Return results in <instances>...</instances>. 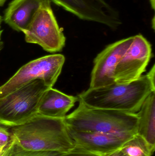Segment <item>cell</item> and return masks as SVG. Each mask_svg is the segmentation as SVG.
Listing matches in <instances>:
<instances>
[{
  "label": "cell",
  "instance_id": "1",
  "mask_svg": "<svg viewBox=\"0 0 155 156\" xmlns=\"http://www.w3.org/2000/svg\"><path fill=\"white\" fill-rule=\"evenodd\" d=\"M155 65L146 75L127 83H116L78 94V100L94 108L137 113L147 96L155 91Z\"/></svg>",
  "mask_w": 155,
  "mask_h": 156
},
{
  "label": "cell",
  "instance_id": "2",
  "mask_svg": "<svg viewBox=\"0 0 155 156\" xmlns=\"http://www.w3.org/2000/svg\"><path fill=\"white\" fill-rule=\"evenodd\" d=\"M8 128L16 144L27 150L66 153L75 147L64 118L37 115L23 124Z\"/></svg>",
  "mask_w": 155,
  "mask_h": 156
},
{
  "label": "cell",
  "instance_id": "3",
  "mask_svg": "<svg viewBox=\"0 0 155 156\" xmlns=\"http://www.w3.org/2000/svg\"><path fill=\"white\" fill-rule=\"evenodd\" d=\"M76 109L64 118L67 128L80 132L133 136L137 133L138 116L116 110L94 108L78 100Z\"/></svg>",
  "mask_w": 155,
  "mask_h": 156
},
{
  "label": "cell",
  "instance_id": "4",
  "mask_svg": "<svg viewBox=\"0 0 155 156\" xmlns=\"http://www.w3.org/2000/svg\"><path fill=\"white\" fill-rule=\"evenodd\" d=\"M49 88L35 80L0 99V126H17L37 115L41 98Z\"/></svg>",
  "mask_w": 155,
  "mask_h": 156
},
{
  "label": "cell",
  "instance_id": "5",
  "mask_svg": "<svg viewBox=\"0 0 155 156\" xmlns=\"http://www.w3.org/2000/svg\"><path fill=\"white\" fill-rule=\"evenodd\" d=\"M65 58L54 54L32 60L22 67L5 83L0 86V99L37 80L52 88L62 72Z\"/></svg>",
  "mask_w": 155,
  "mask_h": 156
},
{
  "label": "cell",
  "instance_id": "6",
  "mask_svg": "<svg viewBox=\"0 0 155 156\" xmlns=\"http://www.w3.org/2000/svg\"><path fill=\"white\" fill-rule=\"evenodd\" d=\"M23 33L26 43L37 44L50 53L61 52L65 45L66 38L59 27L49 0L44 1Z\"/></svg>",
  "mask_w": 155,
  "mask_h": 156
},
{
  "label": "cell",
  "instance_id": "7",
  "mask_svg": "<svg viewBox=\"0 0 155 156\" xmlns=\"http://www.w3.org/2000/svg\"><path fill=\"white\" fill-rule=\"evenodd\" d=\"M152 56V45L146 38L140 34L133 36L116 69L115 82L127 83L138 80L145 72Z\"/></svg>",
  "mask_w": 155,
  "mask_h": 156
},
{
  "label": "cell",
  "instance_id": "8",
  "mask_svg": "<svg viewBox=\"0 0 155 156\" xmlns=\"http://www.w3.org/2000/svg\"><path fill=\"white\" fill-rule=\"evenodd\" d=\"M85 21L102 24L113 30L122 24L119 12L105 0H49Z\"/></svg>",
  "mask_w": 155,
  "mask_h": 156
},
{
  "label": "cell",
  "instance_id": "9",
  "mask_svg": "<svg viewBox=\"0 0 155 156\" xmlns=\"http://www.w3.org/2000/svg\"><path fill=\"white\" fill-rule=\"evenodd\" d=\"M133 40V36L108 45L94 60L90 89L101 88L115 83V73L118 62Z\"/></svg>",
  "mask_w": 155,
  "mask_h": 156
},
{
  "label": "cell",
  "instance_id": "10",
  "mask_svg": "<svg viewBox=\"0 0 155 156\" xmlns=\"http://www.w3.org/2000/svg\"><path fill=\"white\" fill-rule=\"evenodd\" d=\"M67 129L75 147L99 156H107L119 150L126 141L133 136L80 132L68 128Z\"/></svg>",
  "mask_w": 155,
  "mask_h": 156
},
{
  "label": "cell",
  "instance_id": "11",
  "mask_svg": "<svg viewBox=\"0 0 155 156\" xmlns=\"http://www.w3.org/2000/svg\"><path fill=\"white\" fill-rule=\"evenodd\" d=\"M44 0H13L5 11L3 20L17 32L27 29Z\"/></svg>",
  "mask_w": 155,
  "mask_h": 156
},
{
  "label": "cell",
  "instance_id": "12",
  "mask_svg": "<svg viewBox=\"0 0 155 156\" xmlns=\"http://www.w3.org/2000/svg\"><path fill=\"white\" fill-rule=\"evenodd\" d=\"M78 101L77 97L49 88L41 98L37 115L51 118H64Z\"/></svg>",
  "mask_w": 155,
  "mask_h": 156
},
{
  "label": "cell",
  "instance_id": "13",
  "mask_svg": "<svg viewBox=\"0 0 155 156\" xmlns=\"http://www.w3.org/2000/svg\"><path fill=\"white\" fill-rule=\"evenodd\" d=\"M137 133L155 147V91L143 103L139 112Z\"/></svg>",
  "mask_w": 155,
  "mask_h": 156
},
{
  "label": "cell",
  "instance_id": "14",
  "mask_svg": "<svg viewBox=\"0 0 155 156\" xmlns=\"http://www.w3.org/2000/svg\"><path fill=\"white\" fill-rule=\"evenodd\" d=\"M119 150L127 156H151L155 147L136 133L126 141Z\"/></svg>",
  "mask_w": 155,
  "mask_h": 156
},
{
  "label": "cell",
  "instance_id": "15",
  "mask_svg": "<svg viewBox=\"0 0 155 156\" xmlns=\"http://www.w3.org/2000/svg\"><path fill=\"white\" fill-rule=\"evenodd\" d=\"M63 154L57 151L27 150L15 143L12 156H61Z\"/></svg>",
  "mask_w": 155,
  "mask_h": 156
},
{
  "label": "cell",
  "instance_id": "16",
  "mask_svg": "<svg viewBox=\"0 0 155 156\" xmlns=\"http://www.w3.org/2000/svg\"><path fill=\"white\" fill-rule=\"evenodd\" d=\"M13 138L8 127L0 126V147L7 144Z\"/></svg>",
  "mask_w": 155,
  "mask_h": 156
},
{
  "label": "cell",
  "instance_id": "17",
  "mask_svg": "<svg viewBox=\"0 0 155 156\" xmlns=\"http://www.w3.org/2000/svg\"><path fill=\"white\" fill-rule=\"evenodd\" d=\"M15 141L14 138L4 146L0 147V156H12Z\"/></svg>",
  "mask_w": 155,
  "mask_h": 156
},
{
  "label": "cell",
  "instance_id": "18",
  "mask_svg": "<svg viewBox=\"0 0 155 156\" xmlns=\"http://www.w3.org/2000/svg\"><path fill=\"white\" fill-rule=\"evenodd\" d=\"M61 156H99L80 149L75 147L73 149L69 152L64 153Z\"/></svg>",
  "mask_w": 155,
  "mask_h": 156
},
{
  "label": "cell",
  "instance_id": "19",
  "mask_svg": "<svg viewBox=\"0 0 155 156\" xmlns=\"http://www.w3.org/2000/svg\"><path fill=\"white\" fill-rule=\"evenodd\" d=\"M107 156H127L121 152L120 150H117L114 153H112L111 154Z\"/></svg>",
  "mask_w": 155,
  "mask_h": 156
},
{
  "label": "cell",
  "instance_id": "20",
  "mask_svg": "<svg viewBox=\"0 0 155 156\" xmlns=\"http://www.w3.org/2000/svg\"><path fill=\"white\" fill-rule=\"evenodd\" d=\"M3 21L2 17L0 15V41H1V37H2V34L3 30L2 28V23Z\"/></svg>",
  "mask_w": 155,
  "mask_h": 156
},
{
  "label": "cell",
  "instance_id": "21",
  "mask_svg": "<svg viewBox=\"0 0 155 156\" xmlns=\"http://www.w3.org/2000/svg\"><path fill=\"white\" fill-rule=\"evenodd\" d=\"M6 0H0V7H2L5 3Z\"/></svg>",
  "mask_w": 155,
  "mask_h": 156
},
{
  "label": "cell",
  "instance_id": "22",
  "mask_svg": "<svg viewBox=\"0 0 155 156\" xmlns=\"http://www.w3.org/2000/svg\"><path fill=\"white\" fill-rule=\"evenodd\" d=\"M4 47V44L2 41H0V52Z\"/></svg>",
  "mask_w": 155,
  "mask_h": 156
},
{
  "label": "cell",
  "instance_id": "23",
  "mask_svg": "<svg viewBox=\"0 0 155 156\" xmlns=\"http://www.w3.org/2000/svg\"><path fill=\"white\" fill-rule=\"evenodd\" d=\"M151 1V5L153 9H154L155 6V0H150Z\"/></svg>",
  "mask_w": 155,
  "mask_h": 156
}]
</instances>
